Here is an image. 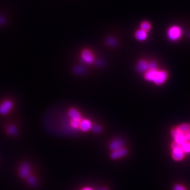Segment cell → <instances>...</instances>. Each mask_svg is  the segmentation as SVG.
I'll list each match as a JSON object with an SVG mask.
<instances>
[{"label":"cell","mask_w":190,"mask_h":190,"mask_svg":"<svg viewBox=\"0 0 190 190\" xmlns=\"http://www.w3.org/2000/svg\"><path fill=\"white\" fill-rule=\"evenodd\" d=\"M168 78V72L164 70H159L157 63L150 64L148 70L144 73V78L146 81L152 83L157 86L164 84Z\"/></svg>","instance_id":"1"},{"label":"cell","mask_w":190,"mask_h":190,"mask_svg":"<svg viewBox=\"0 0 190 190\" xmlns=\"http://www.w3.org/2000/svg\"><path fill=\"white\" fill-rule=\"evenodd\" d=\"M182 35V28L177 25H174L170 27L167 31L168 38L173 41L179 40Z\"/></svg>","instance_id":"2"},{"label":"cell","mask_w":190,"mask_h":190,"mask_svg":"<svg viewBox=\"0 0 190 190\" xmlns=\"http://www.w3.org/2000/svg\"><path fill=\"white\" fill-rule=\"evenodd\" d=\"M171 147L172 149V156L173 159L177 161L182 160L185 157V153L182 150L181 146L176 143L174 142L172 144Z\"/></svg>","instance_id":"3"},{"label":"cell","mask_w":190,"mask_h":190,"mask_svg":"<svg viewBox=\"0 0 190 190\" xmlns=\"http://www.w3.org/2000/svg\"><path fill=\"white\" fill-rule=\"evenodd\" d=\"M172 136L174 139V142L176 143L179 145H182L183 143L186 142L185 135L183 133L181 132L177 127L174 129L171 132Z\"/></svg>","instance_id":"4"},{"label":"cell","mask_w":190,"mask_h":190,"mask_svg":"<svg viewBox=\"0 0 190 190\" xmlns=\"http://www.w3.org/2000/svg\"><path fill=\"white\" fill-rule=\"evenodd\" d=\"M81 60L87 64H92L94 62L95 57L91 50L84 49L81 54Z\"/></svg>","instance_id":"5"},{"label":"cell","mask_w":190,"mask_h":190,"mask_svg":"<svg viewBox=\"0 0 190 190\" xmlns=\"http://www.w3.org/2000/svg\"><path fill=\"white\" fill-rule=\"evenodd\" d=\"M30 172L31 167L28 163L25 162L21 165L19 170V174L22 178L27 179L29 175H30Z\"/></svg>","instance_id":"6"},{"label":"cell","mask_w":190,"mask_h":190,"mask_svg":"<svg viewBox=\"0 0 190 190\" xmlns=\"http://www.w3.org/2000/svg\"><path fill=\"white\" fill-rule=\"evenodd\" d=\"M127 153L128 151L125 148H122L119 149L112 151L110 154V158L114 160L118 159L125 156L127 154Z\"/></svg>","instance_id":"7"},{"label":"cell","mask_w":190,"mask_h":190,"mask_svg":"<svg viewBox=\"0 0 190 190\" xmlns=\"http://www.w3.org/2000/svg\"><path fill=\"white\" fill-rule=\"evenodd\" d=\"M12 106L13 104L11 100H5L0 105V114H6L11 110Z\"/></svg>","instance_id":"8"},{"label":"cell","mask_w":190,"mask_h":190,"mask_svg":"<svg viewBox=\"0 0 190 190\" xmlns=\"http://www.w3.org/2000/svg\"><path fill=\"white\" fill-rule=\"evenodd\" d=\"M92 123L91 122L90 120L88 119H82L80 121V126L79 129L82 131V132H88L90 130H91L92 127Z\"/></svg>","instance_id":"9"},{"label":"cell","mask_w":190,"mask_h":190,"mask_svg":"<svg viewBox=\"0 0 190 190\" xmlns=\"http://www.w3.org/2000/svg\"><path fill=\"white\" fill-rule=\"evenodd\" d=\"M124 142L122 139H115L110 143L109 148L112 151H113L122 148H124Z\"/></svg>","instance_id":"10"},{"label":"cell","mask_w":190,"mask_h":190,"mask_svg":"<svg viewBox=\"0 0 190 190\" xmlns=\"http://www.w3.org/2000/svg\"><path fill=\"white\" fill-rule=\"evenodd\" d=\"M137 70L139 73H144L149 68V62L146 60H140L137 65Z\"/></svg>","instance_id":"11"},{"label":"cell","mask_w":190,"mask_h":190,"mask_svg":"<svg viewBox=\"0 0 190 190\" xmlns=\"http://www.w3.org/2000/svg\"><path fill=\"white\" fill-rule=\"evenodd\" d=\"M68 115L70 118L71 120L81 121L82 119V116L81 113L76 108H72L69 109V110L68 111Z\"/></svg>","instance_id":"12"},{"label":"cell","mask_w":190,"mask_h":190,"mask_svg":"<svg viewBox=\"0 0 190 190\" xmlns=\"http://www.w3.org/2000/svg\"><path fill=\"white\" fill-rule=\"evenodd\" d=\"M135 37L137 40L140 41H144L147 38V33L140 28L135 32Z\"/></svg>","instance_id":"13"},{"label":"cell","mask_w":190,"mask_h":190,"mask_svg":"<svg viewBox=\"0 0 190 190\" xmlns=\"http://www.w3.org/2000/svg\"><path fill=\"white\" fill-rule=\"evenodd\" d=\"M140 29L145 31L146 32H149L151 29V24L147 21H143L140 25Z\"/></svg>","instance_id":"14"},{"label":"cell","mask_w":190,"mask_h":190,"mask_svg":"<svg viewBox=\"0 0 190 190\" xmlns=\"http://www.w3.org/2000/svg\"><path fill=\"white\" fill-rule=\"evenodd\" d=\"M177 128L181 132L185 134L190 131V125L189 124H182L177 127Z\"/></svg>","instance_id":"15"},{"label":"cell","mask_w":190,"mask_h":190,"mask_svg":"<svg viewBox=\"0 0 190 190\" xmlns=\"http://www.w3.org/2000/svg\"><path fill=\"white\" fill-rule=\"evenodd\" d=\"M7 132L11 136H16L17 134V129L16 126L13 125H10L7 127Z\"/></svg>","instance_id":"16"},{"label":"cell","mask_w":190,"mask_h":190,"mask_svg":"<svg viewBox=\"0 0 190 190\" xmlns=\"http://www.w3.org/2000/svg\"><path fill=\"white\" fill-rule=\"evenodd\" d=\"M182 150L185 153H190V142H185L183 143L182 145H180Z\"/></svg>","instance_id":"17"},{"label":"cell","mask_w":190,"mask_h":190,"mask_svg":"<svg viewBox=\"0 0 190 190\" xmlns=\"http://www.w3.org/2000/svg\"><path fill=\"white\" fill-rule=\"evenodd\" d=\"M27 179L28 184L30 185H31V186H35L37 185V179L34 176L29 175Z\"/></svg>","instance_id":"18"},{"label":"cell","mask_w":190,"mask_h":190,"mask_svg":"<svg viewBox=\"0 0 190 190\" xmlns=\"http://www.w3.org/2000/svg\"><path fill=\"white\" fill-rule=\"evenodd\" d=\"M106 43L109 46L114 47V46H115L117 45V41H116V40L115 38H114L112 37H109V38H108L107 39Z\"/></svg>","instance_id":"19"},{"label":"cell","mask_w":190,"mask_h":190,"mask_svg":"<svg viewBox=\"0 0 190 190\" xmlns=\"http://www.w3.org/2000/svg\"><path fill=\"white\" fill-rule=\"evenodd\" d=\"M91 131H93L94 133H96V134H99L102 132V128L101 126L97 125V124H95V125L92 126Z\"/></svg>","instance_id":"20"},{"label":"cell","mask_w":190,"mask_h":190,"mask_svg":"<svg viewBox=\"0 0 190 190\" xmlns=\"http://www.w3.org/2000/svg\"><path fill=\"white\" fill-rule=\"evenodd\" d=\"M80 121H75V120H71L70 121V126L72 128L75 129H79Z\"/></svg>","instance_id":"21"},{"label":"cell","mask_w":190,"mask_h":190,"mask_svg":"<svg viewBox=\"0 0 190 190\" xmlns=\"http://www.w3.org/2000/svg\"><path fill=\"white\" fill-rule=\"evenodd\" d=\"M84 69L82 67H80V66H78L77 67L75 68L74 69V71L77 73V74H81L82 73L84 72Z\"/></svg>","instance_id":"22"},{"label":"cell","mask_w":190,"mask_h":190,"mask_svg":"<svg viewBox=\"0 0 190 190\" xmlns=\"http://www.w3.org/2000/svg\"><path fill=\"white\" fill-rule=\"evenodd\" d=\"M174 190H186V188L183 187V186H182V185H179V184H177V185H175L174 187Z\"/></svg>","instance_id":"23"},{"label":"cell","mask_w":190,"mask_h":190,"mask_svg":"<svg viewBox=\"0 0 190 190\" xmlns=\"http://www.w3.org/2000/svg\"><path fill=\"white\" fill-rule=\"evenodd\" d=\"M185 138L187 142H190V131L184 134Z\"/></svg>","instance_id":"24"},{"label":"cell","mask_w":190,"mask_h":190,"mask_svg":"<svg viewBox=\"0 0 190 190\" xmlns=\"http://www.w3.org/2000/svg\"><path fill=\"white\" fill-rule=\"evenodd\" d=\"M5 23V19L2 16H0V25H3Z\"/></svg>","instance_id":"25"},{"label":"cell","mask_w":190,"mask_h":190,"mask_svg":"<svg viewBox=\"0 0 190 190\" xmlns=\"http://www.w3.org/2000/svg\"><path fill=\"white\" fill-rule=\"evenodd\" d=\"M82 190H93L92 188H90V187H84V188H82Z\"/></svg>","instance_id":"26"},{"label":"cell","mask_w":190,"mask_h":190,"mask_svg":"<svg viewBox=\"0 0 190 190\" xmlns=\"http://www.w3.org/2000/svg\"><path fill=\"white\" fill-rule=\"evenodd\" d=\"M109 190L107 188H99V189H97V190Z\"/></svg>","instance_id":"27"}]
</instances>
